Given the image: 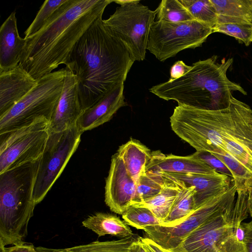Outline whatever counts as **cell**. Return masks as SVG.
<instances>
[{
    "instance_id": "52a82bcc",
    "label": "cell",
    "mask_w": 252,
    "mask_h": 252,
    "mask_svg": "<svg viewBox=\"0 0 252 252\" xmlns=\"http://www.w3.org/2000/svg\"><path fill=\"white\" fill-rule=\"evenodd\" d=\"M66 68L47 74L9 111L0 116V134L28 126L35 121H50L61 95Z\"/></svg>"
},
{
    "instance_id": "f1b7e54d",
    "label": "cell",
    "mask_w": 252,
    "mask_h": 252,
    "mask_svg": "<svg viewBox=\"0 0 252 252\" xmlns=\"http://www.w3.org/2000/svg\"><path fill=\"white\" fill-rule=\"evenodd\" d=\"M139 235L134 234L118 240L95 241L79 245L81 252H127L131 244L138 239Z\"/></svg>"
},
{
    "instance_id": "4dcf8cb0",
    "label": "cell",
    "mask_w": 252,
    "mask_h": 252,
    "mask_svg": "<svg viewBox=\"0 0 252 252\" xmlns=\"http://www.w3.org/2000/svg\"><path fill=\"white\" fill-rule=\"evenodd\" d=\"M213 32L234 37L246 46L252 42V24L218 23L213 28Z\"/></svg>"
},
{
    "instance_id": "f35d334b",
    "label": "cell",
    "mask_w": 252,
    "mask_h": 252,
    "mask_svg": "<svg viewBox=\"0 0 252 252\" xmlns=\"http://www.w3.org/2000/svg\"><path fill=\"white\" fill-rule=\"evenodd\" d=\"M249 212V214H250V215L252 218V200L251 199V198H250V200Z\"/></svg>"
},
{
    "instance_id": "5b68a950",
    "label": "cell",
    "mask_w": 252,
    "mask_h": 252,
    "mask_svg": "<svg viewBox=\"0 0 252 252\" xmlns=\"http://www.w3.org/2000/svg\"><path fill=\"white\" fill-rule=\"evenodd\" d=\"M39 159L0 173V247L23 241L36 204L33 191Z\"/></svg>"
},
{
    "instance_id": "8fae6325",
    "label": "cell",
    "mask_w": 252,
    "mask_h": 252,
    "mask_svg": "<svg viewBox=\"0 0 252 252\" xmlns=\"http://www.w3.org/2000/svg\"><path fill=\"white\" fill-rule=\"evenodd\" d=\"M49 122L39 119L0 134V173L40 159L49 134Z\"/></svg>"
},
{
    "instance_id": "2e32d148",
    "label": "cell",
    "mask_w": 252,
    "mask_h": 252,
    "mask_svg": "<svg viewBox=\"0 0 252 252\" xmlns=\"http://www.w3.org/2000/svg\"><path fill=\"white\" fill-rule=\"evenodd\" d=\"M34 79L19 64L0 69V116L9 111L37 84Z\"/></svg>"
},
{
    "instance_id": "d6986e66",
    "label": "cell",
    "mask_w": 252,
    "mask_h": 252,
    "mask_svg": "<svg viewBox=\"0 0 252 252\" xmlns=\"http://www.w3.org/2000/svg\"><path fill=\"white\" fill-rule=\"evenodd\" d=\"M26 44V39L19 34L14 11L0 29V69L5 70L18 65Z\"/></svg>"
},
{
    "instance_id": "3957f363",
    "label": "cell",
    "mask_w": 252,
    "mask_h": 252,
    "mask_svg": "<svg viewBox=\"0 0 252 252\" xmlns=\"http://www.w3.org/2000/svg\"><path fill=\"white\" fill-rule=\"evenodd\" d=\"M112 2L67 0L39 32L26 38L19 64L36 80L65 65L77 42Z\"/></svg>"
},
{
    "instance_id": "7402d4cb",
    "label": "cell",
    "mask_w": 252,
    "mask_h": 252,
    "mask_svg": "<svg viewBox=\"0 0 252 252\" xmlns=\"http://www.w3.org/2000/svg\"><path fill=\"white\" fill-rule=\"evenodd\" d=\"M218 23L252 24V0H211Z\"/></svg>"
},
{
    "instance_id": "836d02e7",
    "label": "cell",
    "mask_w": 252,
    "mask_h": 252,
    "mask_svg": "<svg viewBox=\"0 0 252 252\" xmlns=\"http://www.w3.org/2000/svg\"><path fill=\"white\" fill-rule=\"evenodd\" d=\"M35 248L32 244L23 241L9 247H0V252H36Z\"/></svg>"
},
{
    "instance_id": "7c38bea8",
    "label": "cell",
    "mask_w": 252,
    "mask_h": 252,
    "mask_svg": "<svg viewBox=\"0 0 252 252\" xmlns=\"http://www.w3.org/2000/svg\"><path fill=\"white\" fill-rule=\"evenodd\" d=\"M236 193V187L233 183L226 190L197 208L183 221L175 226H145L143 230L146 237L152 240L164 249H174L209 219L233 206Z\"/></svg>"
},
{
    "instance_id": "7a4b0ae2",
    "label": "cell",
    "mask_w": 252,
    "mask_h": 252,
    "mask_svg": "<svg viewBox=\"0 0 252 252\" xmlns=\"http://www.w3.org/2000/svg\"><path fill=\"white\" fill-rule=\"evenodd\" d=\"M96 19L75 45L65 67L77 77L82 111L124 83L134 61L125 45Z\"/></svg>"
},
{
    "instance_id": "8d00e7d4",
    "label": "cell",
    "mask_w": 252,
    "mask_h": 252,
    "mask_svg": "<svg viewBox=\"0 0 252 252\" xmlns=\"http://www.w3.org/2000/svg\"><path fill=\"white\" fill-rule=\"evenodd\" d=\"M36 252H81L79 246L67 248L53 249L43 247L35 248Z\"/></svg>"
},
{
    "instance_id": "d4e9b609",
    "label": "cell",
    "mask_w": 252,
    "mask_h": 252,
    "mask_svg": "<svg viewBox=\"0 0 252 252\" xmlns=\"http://www.w3.org/2000/svg\"><path fill=\"white\" fill-rule=\"evenodd\" d=\"M156 10L157 21L177 23L194 20L179 0H162Z\"/></svg>"
},
{
    "instance_id": "83f0119b",
    "label": "cell",
    "mask_w": 252,
    "mask_h": 252,
    "mask_svg": "<svg viewBox=\"0 0 252 252\" xmlns=\"http://www.w3.org/2000/svg\"><path fill=\"white\" fill-rule=\"evenodd\" d=\"M164 183V177L159 172L146 170L139 179L137 185V192L144 202L158 194Z\"/></svg>"
},
{
    "instance_id": "6da1fadb",
    "label": "cell",
    "mask_w": 252,
    "mask_h": 252,
    "mask_svg": "<svg viewBox=\"0 0 252 252\" xmlns=\"http://www.w3.org/2000/svg\"><path fill=\"white\" fill-rule=\"evenodd\" d=\"M172 130L196 152L226 155L252 174V109L232 96L223 109L178 104L170 117Z\"/></svg>"
},
{
    "instance_id": "ab89813d",
    "label": "cell",
    "mask_w": 252,
    "mask_h": 252,
    "mask_svg": "<svg viewBox=\"0 0 252 252\" xmlns=\"http://www.w3.org/2000/svg\"><path fill=\"white\" fill-rule=\"evenodd\" d=\"M163 250L165 251V252H173L171 250H166V249H163Z\"/></svg>"
},
{
    "instance_id": "484cf974",
    "label": "cell",
    "mask_w": 252,
    "mask_h": 252,
    "mask_svg": "<svg viewBox=\"0 0 252 252\" xmlns=\"http://www.w3.org/2000/svg\"><path fill=\"white\" fill-rule=\"evenodd\" d=\"M194 20L213 28L218 23V16L211 0H179Z\"/></svg>"
},
{
    "instance_id": "603a6c76",
    "label": "cell",
    "mask_w": 252,
    "mask_h": 252,
    "mask_svg": "<svg viewBox=\"0 0 252 252\" xmlns=\"http://www.w3.org/2000/svg\"><path fill=\"white\" fill-rule=\"evenodd\" d=\"M170 179L175 181L181 189L169 214L162 221L161 225L165 226H173L181 223L196 210L194 187L188 186L180 180Z\"/></svg>"
},
{
    "instance_id": "1f68e13d",
    "label": "cell",
    "mask_w": 252,
    "mask_h": 252,
    "mask_svg": "<svg viewBox=\"0 0 252 252\" xmlns=\"http://www.w3.org/2000/svg\"><path fill=\"white\" fill-rule=\"evenodd\" d=\"M195 154L205 161L217 172L226 175L232 178L230 171L223 163L217 158L208 152H196Z\"/></svg>"
},
{
    "instance_id": "4fadbf2b",
    "label": "cell",
    "mask_w": 252,
    "mask_h": 252,
    "mask_svg": "<svg viewBox=\"0 0 252 252\" xmlns=\"http://www.w3.org/2000/svg\"><path fill=\"white\" fill-rule=\"evenodd\" d=\"M105 202L112 212L122 215L131 205L144 203L137 192V185L117 153L112 157L105 181Z\"/></svg>"
},
{
    "instance_id": "30bf717a",
    "label": "cell",
    "mask_w": 252,
    "mask_h": 252,
    "mask_svg": "<svg viewBox=\"0 0 252 252\" xmlns=\"http://www.w3.org/2000/svg\"><path fill=\"white\" fill-rule=\"evenodd\" d=\"M82 133L76 126L63 131L49 132L34 185L33 198L36 205L44 198L60 176L77 149Z\"/></svg>"
},
{
    "instance_id": "44dd1931",
    "label": "cell",
    "mask_w": 252,
    "mask_h": 252,
    "mask_svg": "<svg viewBox=\"0 0 252 252\" xmlns=\"http://www.w3.org/2000/svg\"><path fill=\"white\" fill-rule=\"evenodd\" d=\"M82 225L92 230L98 237L108 234L124 238L134 234L125 221L117 216L109 213H95L84 220Z\"/></svg>"
},
{
    "instance_id": "4316f807",
    "label": "cell",
    "mask_w": 252,
    "mask_h": 252,
    "mask_svg": "<svg viewBox=\"0 0 252 252\" xmlns=\"http://www.w3.org/2000/svg\"><path fill=\"white\" fill-rule=\"evenodd\" d=\"M122 218L127 224L138 229L161 224L151 210L143 205H131L122 215Z\"/></svg>"
},
{
    "instance_id": "277c9868",
    "label": "cell",
    "mask_w": 252,
    "mask_h": 252,
    "mask_svg": "<svg viewBox=\"0 0 252 252\" xmlns=\"http://www.w3.org/2000/svg\"><path fill=\"white\" fill-rule=\"evenodd\" d=\"M217 58L214 56L196 62L182 77L154 86L149 91L160 98L175 100L178 104L208 110L225 108L229 104L232 91L244 95L247 93L226 76L233 59H223L219 63Z\"/></svg>"
},
{
    "instance_id": "5bb4252c",
    "label": "cell",
    "mask_w": 252,
    "mask_h": 252,
    "mask_svg": "<svg viewBox=\"0 0 252 252\" xmlns=\"http://www.w3.org/2000/svg\"><path fill=\"white\" fill-rule=\"evenodd\" d=\"M66 69L62 94L49 122V132L63 131L76 126L82 112L78 78Z\"/></svg>"
},
{
    "instance_id": "e575fe53",
    "label": "cell",
    "mask_w": 252,
    "mask_h": 252,
    "mask_svg": "<svg viewBox=\"0 0 252 252\" xmlns=\"http://www.w3.org/2000/svg\"><path fill=\"white\" fill-rule=\"evenodd\" d=\"M244 231L245 252H252V220L242 223Z\"/></svg>"
},
{
    "instance_id": "9a60e30c",
    "label": "cell",
    "mask_w": 252,
    "mask_h": 252,
    "mask_svg": "<svg viewBox=\"0 0 252 252\" xmlns=\"http://www.w3.org/2000/svg\"><path fill=\"white\" fill-rule=\"evenodd\" d=\"M158 172L164 177L180 180L188 186L194 187L195 209L226 190L234 183L231 177L220 173L200 174Z\"/></svg>"
},
{
    "instance_id": "e0dca14e",
    "label": "cell",
    "mask_w": 252,
    "mask_h": 252,
    "mask_svg": "<svg viewBox=\"0 0 252 252\" xmlns=\"http://www.w3.org/2000/svg\"><path fill=\"white\" fill-rule=\"evenodd\" d=\"M127 105L123 83L82 111L76 126L82 133L96 128L109 121L120 108Z\"/></svg>"
},
{
    "instance_id": "f546056e",
    "label": "cell",
    "mask_w": 252,
    "mask_h": 252,
    "mask_svg": "<svg viewBox=\"0 0 252 252\" xmlns=\"http://www.w3.org/2000/svg\"><path fill=\"white\" fill-rule=\"evenodd\" d=\"M67 0H46L44 1L32 22L25 32L28 38L39 32L55 12Z\"/></svg>"
},
{
    "instance_id": "ba28073f",
    "label": "cell",
    "mask_w": 252,
    "mask_h": 252,
    "mask_svg": "<svg viewBox=\"0 0 252 252\" xmlns=\"http://www.w3.org/2000/svg\"><path fill=\"white\" fill-rule=\"evenodd\" d=\"M113 2L120 6L108 19L103 20L104 25L125 45L134 62L144 61L156 10L150 9L138 0H113Z\"/></svg>"
},
{
    "instance_id": "d590c367",
    "label": "cell",
    "mask_w": 252,
    "mask_h": 252,
    "mask_svg": "<svg viewBox=\"0 0 252 252\" xmlns=\"http://www.w3.org/2000/svg\"><path fill=\"white\" fill-rule=\"evenodd\" d=\"M140 239L147 252H165L162 247L152 240L141 236Z\"/></svg>"
},
{
    "instance_id": "8992f818",
    "label": "cell",
    "mask_w": 252,
    "mask_h": 252,
    "mask_svg": "<svg viewBox=\"0 0 252 252\" xmlns=\"http://www.w3.org/2000/svg\"><path fill=\"white\" fill-rule=\"evenodd\" d=\"M233 206L190 233L173 252H245L243 221L249 214L250 189L236 190Z\"/></svg>"
},
{
    "instance_id": "cb8c5ba5",
    "label": "cell",
    "mask_w": 252,
    "mask_h": 252,
    "mask_svg": "<svg viewBox=\"0 0 252 252\" xmlns=\"http://www.w3.org/2000/svg\"><path fill=\"white\" fill-rule=\"evenodd\" d=\"M164 179V185L160 192L145 200L142 204L150 209L161 223L169 214L181 189L175 181L166 177Z\"/></svg>"
},
{
    "instance_id": "ffe728a7",
    "label": "cell",
    "mask_w": 252,
    "mask_h": 252,
    "mask_svg": "<svg viewBox=\"0 0 252 252\" xmlns=\"http://www.w3.org/2000/svg\"><path fill=\"white\" fill-rule=\"evenodd\" d=\"M116 153L123 161L129 175L137 185L150 159L151 150L139 141L131 139L121 145Z\"/></svg>"
},
{
    "instance_id": "9c48e42d",
    "label": "cell",
    "mask_w": 252,
    "mask_h": 252,
    "mask_svg": "<svg viewBox=\"0 0 252 252\" xmlns=\"http://www.w3.org/2000/svg\"><path fill=\"white\" fill-rule=\"evenodd\" d=\"M213 28L196 20L169 23L155 21L151 26L147 50L160 62L187 49L200 47Z\"/></svg>"
},
{
    "instance_id": "ac0fdd59",
    "label": "cell",
    "mask_w": 252,
    "mask_h": 252,
    "mask_svg": "<svg viewBox=\"0 0 252 252\" xmlns=\"http://www.w3.org/2000/svg\"><path fill=\"white\" fill-rule=\"evenodd\" d=\"M146 170L172 173L215 174L219 173L195 153L187 156L165 155L159 151L152 152Z\"/></svg>"
},
{
    "instance_id": "74e56055",
    "label": "cell",
    "mask_w": 252,
    "mask_h": 252,
    "mask_svg": "<svg viewBox=\"0 0 252 252\" xmlns=\"http://www.w3.org/2000/svg\"><path fill=\"white\" fill-rule=\"evenodd\" d=\"M127 252H147L139 236L129 246Z\"/></svg>"
},
{
    "instance_id": "d6a6232c",
    "label": "cell",
    "mask_w": 252,
    "mask_h": 252,
    "mask_svg": "<svg viewBox=\"0 0 252 252\" xmlns=\"http://www.w3.org/2000/svg\"><path fill=\"white\" fill-rule=\"evenodd\" d=\"M191 67V66L187 65L182 61L176 62L170 68V77L169 80H174L182 77L188 73Z\"/></svg>"
}]
</instances>
